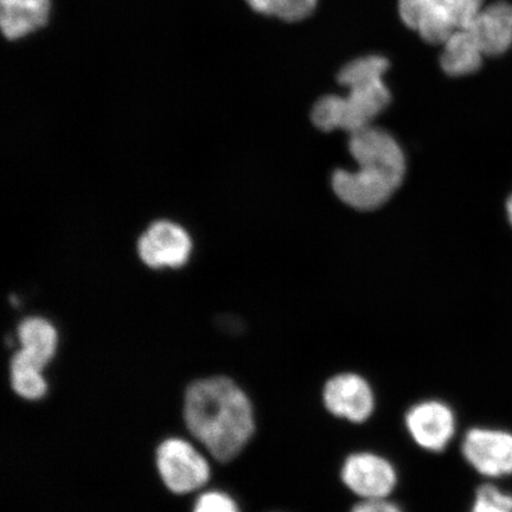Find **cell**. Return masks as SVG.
Instances as JSON below:
<instances>
[{
  "mask_svg": "<svg viewBox=\"0 0 512 512\" xmlns=\"http://www.w3.org/2000/svg\"><path fill=\"white\" fill-rule=\"evenodd\" d=\"M354 172L337 170L331 178L336 196L357 210H374L390 200L405 179V152L392 134L370 125L350 134Z\"/></svg>",
  "mask_w": 512,
  "mask_h": 512,
  "instance_id": "cell-2",
  "label": "cell"
},
{
  "mask_svg": "<svg viewBox=\"0 0 512 512\" xmlns=\"http://www.w3.org/2000/svg\"><path fill=\"white\" fill-rule=\"evenodd\" d=\"M21 350L43 368L53 360L56 354L59 336L54 325L47 319L30 317L21 323L18 328Z\"/></svg>",
  "mask_w": 512,
  "mask_h": 512,
  "instance_id": "cell-13",
  "label": "cell"
},
{
  "mask_svg": "<svg viewBox=\"0 0 512 512\" xmlns=\"http://www.w3.org/2000/svg\"><path fill=\"white\" fill-rule=\"evenodd\" d=\"M471 512H512V496L492 485L480 486Z\"/></svg>",
  "mask_w": 512,
  "mask_h": 512,
  "instance_id": "cell-18",
  "label": "cell"
},
{
  "mask_svg": "<svg viewBox=\"0 0 512 512\" xmlns=\"http://www.w3.org/2000/svg\"><path fill=\"white\" fill-rule=\"evenodd\" d=\"M162 267H181L191 253L190 236L182 227L169 221H157L147 229Z\"/></svg>",
  "mask_w": 512,
  "mask_h": 512,
  "instance_id": "cell-12",
  "label": "cell"
},
{
  "mask_svg": "<svg viewBox=\"0 0 512 512\" xmlns=\"http://www.w3.org/2000/svg\"><path fill=\"white\" fill-rule=\"evenodd\" d=\"M246 3L261 15L298 22L312 14L317 0H246Z\"/></svg>",
  "mask_w": 512,
  "mask_h": 512,
  "instance_id": "cell-15",
  "label": "cell"
},
{
  "mask_svg": "<svg viewBox=\"0 0 512 512\" xmlns=\"http://www.w3.org/2000/svg\"><path fill=\"white\" fill-rule=\"evenodd\" d=\"M389 68V61L386 57L371 55L351 61L341 69L337 80L342 86L350 88L360 83L382 79Z\"/></svg>",
  "mask_w": 512,
  "mask_h": 512,
  "instance_id": "cell-16",
  "label": "cell"
},
{
  "mask_svg": "<svg viewBox=\"0 0 512 512\" xmlns=\"http://www.w3.org/2000/svg\"><path fill=\"white\" fill-rule=\"evenodd\" d=\"M345 486L362 499L388 498L398 483L394 466L377 454H351L342 469Z\"/></svg>",
  "mask_w": 512,
  "mask_h": 512,
  "instance_id": "cell-5",
  "label": "cell"
},
{
  "mask_svg": "<svg viewBox=\"0 0 512 512\" xmlns=\"http://www.w3.org/2000/svg\"><path fill=\"white\" fill-rule=\"evenodd\" d=\"M351 512H402V510L387 498H377L363 499Z\"/></svg>",
  "mask_w": 512,
  "mask_h": 512,
  "instance_id": "cell-21",
  "label": "cell"
},
{
  "mask_svg": "<svg viewBox=\"0 0 512 512\" xmlns=\"http://www.w3.org/2000/svg\"><path fill=\"white\" fill-rule=\"evenodd\" d=\"M194 512H240L234 499L223 492L211 491L197 499Z\"/></svg>",
  "mask_w": 512,
  "mask_h": 512,
  "instance_id": "cell-19",
  "label": "cell"
},
{
  "mask_svg": "<svg viewBox=\"0 0 512 512\" xmlns=\"http://www.w3.org/2000/svg\"><path fill=\"white\" fill-rule=\"evenodd\" d=\"M50 0H0V27L8 41L28 37L46 27Z\"/></svg>",
  "mask_w": 512,
  "mask_h": 512,
  "instance_id": "cell-10",
  "label": "cell"
},
{
  "mask_svg": "<svg viewBox=\"0 0 512 512\" xmlns=\"http://www.w3.org/2000/svg\"><path fill=\"white\" fill-rule=\"evenodd\" d=\"M157 466L166 488L178 495L202 488L210 478L206 458L182 439H168L158 447Z\"/></svg>",
  "mask_w": 512,
  "mask_h": 512,
  "instance_id": "cell-4",
  "label": "cell"
},
{
  "mask_svg": "<svg viewBox=\"0 0 512 512\" xmlns=\"http://www.w3.org/2000/svg\"><path fill=\"white\" fill-rule=\"evenodd\" d=\"M463 456L483 476L512 475V434L473 428L464 438Z\"/></svg>",
  "mask_w": 512,
  "mask_h": 512,
  "instance_id": "cell-6",
  "label": "cell"
},
{
  "mask_svg": "<svg viewBox=\"0 0 512 512\" xmlns=\"http://www.w3.org/2000/svg\"><path fill=\"white\" fill-rule=\"evenodd\" d=\"M484 56H498L512 44V5L497 2L483 8L467 28Z\"/></svg>",
  "mask_w": 512,
  "mask_h": 512,
  "instance_id": "cell-9",
  "label": "cell"
},
{
  "mask_svg": "<svg viewBox=\"0 0 512 512\" xmlns=\"http://www.w3.org/2000/svg\"><path fill=\"white\" fill-rule=\"evenodd\" d=\"M390 104V92L382 79L349 88L347 96L326 95L313 106L311 119L320 131L363 130Z\"/></svg>",
  "mask_w": 512,
  "mask_h": 512,
  "instance_id": "cell-3",
  "label": "cell"
},
{
  "mask_svg": "<svg viewBox=\"0 0 512 512\" xmlns=\"http://www.w3.org/2000/svg\"><path fill=\"white\" fill-rule=\"evenodd\" d=\"M483 51L467 29H459L444 43L440 66L450 76H465L476 73L482 67Z\"/></svg>",
  "mask_w": 512,
  "mask_h": 512,
  "instance_id": "cell-11",
  "label": "cell"
},
{
  "mask_svg": "<svg viewBox=\"0 0 512 512\" xmlns=\"http://www.w3.org/2000/svg\"><path fill=\"white\" fill-rule=\"evenodd\" d=\"M406 426L420 447L431 452H441L453 439L456 418L446 403L431 400L420 402L409 409Z\"/></svg>",
  "mask_w": 512,
  "mask_h": 512,
  "instance_id": "cell-8",
  "label": "cell"
},
{
  "mask_svg": "<svg viewBox=\"0 0 512 512\" xmlns=\"http://www.w3.org/2000/svg\"><path fill=\"white\" fill-rule=\"evenodd\" d=\"M450 14L456 29H467L484 8V0H438Z\"/></svg>",
  "mask_w": 512,
  "mask_h": 512,
  "instance_id": "cell-17",
  "label": "cell"
},
{
  "mask_svg": "<svg viewBox=\"0 0 512 512\" xmlns=\"http://www.w3.org/2000/svg\"><path fill=\"white\" fill-rule=\"evenodd\" d=\"M323 399L332 415L355 424L367 421L375 408L373 389L362 376L356 374L332 377L325 384Z\"/></svg>",
  "mask_w": 512,
  "mask_h": 512,
  "instance_id": "cell-7",
  "label": "cell"
},
{
  "mask_svg": "<svg viewBox=\"0 0 512 512\" xmlns=\"http://www.w3.org/2000/svg\"><path fill=\"white\" fill-rule=\"evenodd\" d=\"M507 213L509 217V221L512 224V196L509 198L507 203Z\"/></svg>",
  "mask_w": 512,
  "mask_h": 512,
  "instance_id": "cell-22",
  "label": "cell"
},
{
  "mask_svg": "<svg viewBox=\"0 0 512 512\" xmlns=\"http://www.w3.org/2000/svg\"><path fill=\"white\" fill-rule=\"evenodd\" d=\"M432 2L433 0H400L399 10L402 21L407 27L416 30L420 18Z\"/></svg>",
  "mask_w": 512,
  "mask_h": 512,
  "instance_id": "cell-20",
  "label": "cell"
},
{
  "mask_svg": "<svg viewBox=\"0 0 512 512\" xmlns=\"http://www.w3.org/2000/svg\"><path fill=\"white\" fill-rule=\"evenodd\" d=\"M11 384L17 395L25 400H40L47 394L48 384L43 367L22 350L11 361Z\"/></svg>",
  "mask_w": 512,
  "mask_h": 512,
  "instance_id": "cell-14",
  "label": "cell"
},
{
  "mask_svg": "<svg viewBox=\"0 0 512 512\" xmlns=\"http://www.w3.org/2000/svg\"><path fill=\"white\" fill-rule=\"evenodd\" d=\"M184 419L192 435L222 463L238 457L255 431L251 400L224 376L191 384L185 395Z\"/></svg>",
  "mask_w": 512,
  "mask_h": 512,
  "instance_id": "cell-1",
  "label": "cell"
}]
</instances>
